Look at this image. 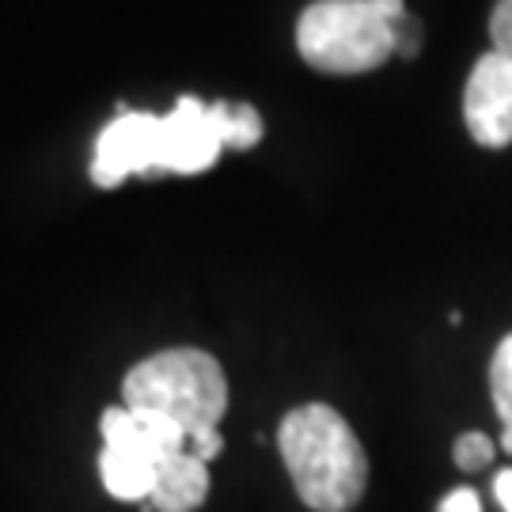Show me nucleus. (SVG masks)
<instances>
[{
  "label": "nucleus",
  "mask_w": 512,
  "mask_h": 512,
  "mask_svg": "<svg viewBox=\"0 0 512 512\" xmlns=\"http://www.w3.org/2000/svg\"><path fill=\"white\" fill-rule=\"evenodd\" d=\"M277 448L311 512H349L368 486V456L349 421L327 403L296 406L277 429Z\"/></svg>",
  "instance_id": "obj_1"
},
{
  "label": "nucleus",
  "mask_w": 512,
  "mask_h": 512,
  "mask_svg": "<svg viewBox=\"0 0 512 512\" xmlns=\"http://www.w3.org/2000/svg\"><path fill=\"white\" fill-rule=\"evenodd\" d=\"M122 399L133 414H167L194 437L220 425L228 410V380L205 349H164L129 368Z\"/></svg>",
  "instance_id": "obj_2"
},
{
  "label": "nucleus",
  "mask_w": 512,
  "mask_h": 512,
  "mask_svg": "<svg viewBox=\"0 0 512 512\" xmlns=\"http://www.w3.org/2000/svg\"><path fill=\"white\" fill-rule=\"evenodd\" d=\"M296 50L319 73L357 76L395 54V31L376 0H315L296 23Z\"/></svg>",
  "instance_id": "obj_3"
},
{
  "label": "nucleus",
  "mask_w": 512,
  "mask_h": 512,
  "mask_svg": "<svg viewBox=\"0 0 512 512\" xmlns=\"http://www.w3.org/2000/svg\"><path fill=\"white\" fill-rule=\"evenodd\" d=\"M145 171H164V114L126 110L95 141L92 183L118 186Z\"/></svg>",
  "instance_id": "obj_4"
},
{
  "label": "nucleus",
  "mask_w": 512,
  "mask_h": 512,
  "mask_svg": "<svg viewBox=\"0 0 512 512\" xmlns=\"http://www.w3.org/2000/svg\"><path fill=\"white\" fill-rule=\"evenodd\" d=\"M220 148H228L224 103H202L194 95H183L171 114H164V171L198 175L217 164Z\"/></svg>",
  "instance_id": "obj_5"
},
{
  "label": "nucleus",
  "mask_w": 512,
  "mask_h": 512,
  "mask_svg": "<svg viewBox=\"0 0 512 512\" xmlns=\"http://www.w3.org/2000/svg\"><path fill=\"white\" fill-rule=\"evenodd\" d=\"M463 118L478 145L509 148L512 145V57L490 50L478 57L463 92Z\"/></svg>",
  "instance_id": "obj_6"
},
{
  "label": "nucleus",
  "mask_w": 512,
  "mask_h": 512,
  "mask_svg": "<svg viewBox=\"0 0 512 512\" xmlns=\"http://www.w3.org/2000/svg\"><path fill=\"white\" fill-rule=\"evenodd\" d=\"M209 497V463H202L190 452L164 459L156 467V486H152V505L160 512H194Z\"/></svg>",
  "instance_id": "obj_7"
},
{
  "label": "nucleus",
  "mask_w": 512,
  "mask_h": 512,
  "mask_svg": "<svg viewBox=\"0 0 512 512\" xmlns=\"http://www.w3.org/2000/svg\"><path fill=\"white\" fill-rule=\"evenodd\" d=\"M99 475L107 494L118 501H148L152 486H156V463L137 452H122V448H103L99 452Z\"/></svg>",
  "instance_id": "obj_8"
},
{
  "label": "nucleus",
  "mask_w": 512,
  "mask_h": 512,
  "mask_svg": "<svg viewBox=\"0 0 512 512\" xmlns=\"http://www.w3.org/2000/svg\"><path fill=\"white\" fill-rule=\"evenodd\" d=\"M490 395H494V410L501 418V433L512 437V334L501 338L494 361H490Z\"/></svg>",
  "instance_id": "obj_9"
},
{
  "label": "nucleus",
  "mask_w": 512,
  "mask_h": 512,
  "mask_svg": "<svg viewBox=\"0 0 512 512\" xmlns=\"http://www.w3.org/2000/svg\"><path fill=\"white\" fill-rule=\"evenodd\" d=\"M224 133L228 148H255L262 141V118L247 103H224Z\"/></svg>",
  "instance_id": "obj_10"
},
{
  "label": "nucleus",
  "mask_w": 512,
  "mask_h": 512,
  "mask_svg": "<svg viewBox=\"0 0 512 512\" xmlns=\"http://www.w3.org/2000/svg\"><path fill=\"white\" fill-rule=\"evenodd\" d=\"M494 452L497 444L486 433H463L456 440V448H452V459H456L459 471H467V475H478V471H486L490 463H494Z\"/></svg>",
  "instance_id": "obj_11"
},
{
  "label": "nucleus",
  "mask_w": 512,
  "mask_h": 512,
  "mask_svg": "<svg viewBox=\"0 0 512 512\" xmlns=\"http://www.w3.org/2000/svg\"><path fill=\"white\" fill-rule=\"evenodd\" d=\"M490 38H494L497 54L512 57V0H497L494 16H490Z\"/></svg>",
  "instance_id": "obj_12"
},
{
  "label": "nucleus",
  "mask_w": 512,
  "mask_h": 512,
  "mask_svg": "<svg viewBox=\"0 0 512 512\" xmlns=\"http://www.w3.org/2000/svg\"><path fill=\"white\" fill-rule=\"evenodd\" d=\"M391 31H395V54L414 57L421 50V23L410 16V12L395 19V23H391Z\"/></svg>",
  "instance_id": "obj_13"
},
{
  "label": "nucleus",
  "mask_w": 512,
  "mask_h": 512,
  "mask_svg": "<svg viewBox=\"0 0 512 512\" xmlns=\"http://www.w3.org/2000/svg\"><path fill=\"white\" fill-rule=\"evenodd\" d=\"M437 512H482V497L471 486H459V490H452V494L440 501Z\"/></svg>",
  "instance_id": "obj_14"
},
{
  "label": "nucleus",
  "mask_w": 512,
  "mask_h": 512,
  "mask_svg": "<svg viewBox=\"0 0 512 512\" xmlns=\"http://www.w3.org/2000/svg\"><path fill=\"white\" fill-rule=\"evenodd\" d=\"M186 452H190V456H198L202 463L217 459L220 456V433H217V429H202V433H194Z\"/></svg>",
  "instance_id": "obj_15"
},
{
  "label": "nucleus",
  "mask_w": 512,
  "mask_h": 512,
  "mask_svg": "<svg viewBox=\"0 0 512 512\" xmlns=\"http://www.w3.org/2000/svg\"><path fill=\"white\" fill-rule=\"evenodd\" d=\"M494 497H497V505H501V512H512V467L509 471H497Z\"/></svg>",
  "instance_id": "obj_16"
}]
</instances>
